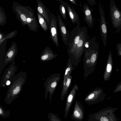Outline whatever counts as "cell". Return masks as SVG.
<instances>
[{
	"label": "cell",
	"instance_id": "6da1fadb",
	"mask_svg": "<svg viewBox=\"0 0 121 121\" xmlns=\"http://www.w3.org/2000/svg\"><path fill=\"white\" fill-rule=\"evenodd\" d=\"M89 36L87 27L77 25L70 34L67 52L73 69L78 64Z\"/></svg>",
	"mask_w": 121,
	"mask_h": 121
},
{
	"label": "cell",
	"instance_id": "7a4b0ae2",
	"mask_svg": "<svg viewBox=\"0 0 121 121\" xmlns=\"http://www.w3.org/2000/svg\"><path fill=\"white\" fill-rule=\"evenodd\" d=\"M87 43V47H85L83 59L84 77L86 78L95 70L98 56L99 45L95 37H89Z\"/></svg>",
	"mask_w": 121,
	"mask_h": 121
},
{
	"label": "cell",
	"instance_id": "3957f363",
	"mask_svg": "<svg viewBox=\"0 0 121 121\" xmlns=\"http://www.w3.org/2000/svg\"><path fill=\"white\" fill-rule=\"evenodd\" d=\"M26 73L20 72L11 79L4 100L7 104H10L19 97L24 85L26 80Z\"/></svg>",
	"mask_w": 121,
	"mask_h": 121
},
{
	"label": "cell",
	"instance_id": "277c9868",
	"mask_svg": "<svg viewBox=\"0 0 121 121\" xmlns=\"http://www.w3.org/2000/svg\"><path fill=\"white\" fill-rule=\"evenodd\" d=\"M118 108L107 107L89 114L88 121H120L115 114Z\"/></svg>",
	"mask_w": 121,
	"mask_h": 121
},
{
	"label": "cell",
	"instance_id": "5b68a950",
	"mask_svg": "<svg viewBox=\"0 0 121 121\" xmlns=\"http://www.w3.org/2000/svg\"><path fill=\"white\" fill-rule=\"evenodd\" d=\"M13 8L17 19L23 25H27V19H36L34 10L29 6H25L15 2L13 4Z\"/></svg>",
	"mask_w": 121,
	"mask_h": 121
},
{
	"label": "cell",
	"instance_id": "8992f818",
	"mask_svg": "<svg viewBox=\"0 0 121 121\" xmlns=\"http://www.w3.org/2000/svg\"><path fill=\"white\" fill-rule=\"evenodd\" d=\"M60 73L52 74L47 78L44 83L45 91V99L46 100L47 95L49 93V98L51 104L52 96L60 81Z\"/></svg>",
	"mask_w": 121,
	"mask_h": 121
},
{
	"label": "cell",
	"instance_id": "52a82bcc",
	"mask_svg": "<svg viewBox=\"0 0 121 121\" xmlns=\"http://www.w3.org/2000/svg\"><path fill=\"white\" fill-rule=\"evenodd\" d=\"M110 16L113 27L118 33L121 29V12L116 5L114 0L110 1Z\"/></svg>",
	"mask_w": 121,
	"mask_h": 121
},
{
	"label": "cell",
	"instance_id": "ba28073f",
	"mask_svg": "<svg viewBox=\"0 0 121 121\" xmlns=\"http://www.w3.org/2000/svg\"><path fill=\"white\" fill-rule=\"evenodd\" d=\"M106 95L102 88H96L85 97L84 101L89 105L95 104L104 100Z\"/></svg>",
	"mask_w": 121,
	"mask_h": 121
},
{
	"label": "cell",
	"instance_id": "9c48e42d",
	"mask_svg": "<svg viewBox=\"0 0 121 121\" xmlns=\"http://www.w3.org/2000/svg\"><path fill=\"white\" fill-rule=\"evenodd\" d=\"M50 38L52 40L56 46L58 47L59 42L58 37V30L57 17L55 15L50 12Z\"/></svg>",
	"mask_w": 121,
	"mask_h": 121
},
{
	"label": "cell",
	"instance_id": "30bf717a",
	"mask_svg": "<svg viewBox=\"0 0 121 121\" xmlns=\"http://www.w3.org/2000/svg\"><path fill=\"white\" fill-rule=\"evenodd\" d=\"M17 47L15 43L12 44L5 54L1 66L0 67V76L1 72L5 67L9 63L13 62L17 55Z\"/></svg>",
	"mask_w": 121,
	"mask_h": 121
},
{
	"label": "cell",
	"instance_id": "8fae6325",
	"mask_svg": "<svg viewBox=\"0 0 121 121\" xmlns=\"http://www.w3.org/2000/svg\"><path fill=\"white\" fill-rule=\"evenodd\" d=\"M99 7L100 17V21L99 25L100 35L104 45L105 48L106 43L107 34L108 33L106 22L105 20L103 8L100 3L99 4Z\"/></svg>",
	"mask_w": 121,
	"mask_h": 121
},
{
	"label": "cell",
	"instance_id": "7c38bea8",
	"mask_svg": "<svg viewBox=\"0 0 121 121\" xmlns=\"http://www.w3.org/2000/svg\"><path fill=\"white\" fill-rule=\"evenodd\" d=\"M17 70V67L14 61L6 69L3 74L0 83L1 87H4L6 86L5 84L6 81L8 80L10 81L15 75Z\"/></svg>",
	"mask_w": 121,
	"mask_h": 121
},
{
	"label": "cell",
	"instance_id": "4fadbf2b",
	"mask_svg": "<svg viewBox=\"0 0 121 121\" xmlns=\"http://www.w3.org/2000/svg\"><path fill=\"white\" fill-rule=\"evenodd\" d=\"M57 18L63 41L65 44L68 47L70 37L69 32L67 30L66 25L63 21L61 16L58 15Z\"/></svg>",
	"mask_w": 121,
	"mask_h": 121
},
{
	"label": "cell",
	"instance_id": "5bb4252c",
	"mask_svg": "<svg viewBox=\"0 0 121 121\" xmlns=\"http://www.w3.org/2000/svg\"><path fill=\"white\" fill-rule=\"evenodd\" d=\"M71 117L73 120L76 121H82L84 118L83 107L78 100L75 101L73 111Z\"/></svg>",
	"mask_w": 121,
	"mask_h": 121
},
{
	"label": "cell",
	"instance_id": "9a60e30c",
	"mask_svg": "<svg viewBox=\"0 0 121 121\" xmlns=\"http://www.w3.org/2000/svg\"><path fill=\"white\" fill-rule=\"evenodd\" d=\"M78 90V85L75 84L67 97L64 115L65 118L67 117L70 109L75 99L77 92Z\"/></svg>",
	"mask_w": 121,
	"mask_h": 121
},
{
	"label": "cell",
	"instance_id": "2e32d148",
	"mask_svg": "<svg viewBox=\"0 0 121 121\" xmlns=\"http://www.w3.org/2000/svg\"><path fill=\"white\" fill-rule=\"evenodd\" d=\"M64 4L66 10L67 11L69 18L72 23L73 24L77 23V25H80L79 17L76 12L74 7L71 6L66 1L64 2Z\"/></svg>",
	"mask_w": 121,
	"mask_h": 121
},
{
	"label": "cell",
	"instance_id": "e0dca14e",
	"mask_svg": "<svg viewBox=\"0 0 121 121\" xmlns=\"http://www.w3.org/2000/svg\"><path fill=\"white\" fill-rule=\"evenodd\" d=\"M112 51L110 50L108 55L103 75L104 79L105 82L108 81L110 78L112 71Z\"/></svg>",
	"mask_w": 121,
	"mask_h": 121
},
{
	"label": "cell",
	"instance_id": "ac0fdd59",
	"mask_svg": "<svg viewBox=\"0 0 121 121\" xmlns=\"http://www.w3.org/2000/svg\"><path fill=\"white\" fill-rule=\"evenodd\" d=\"M37 10L50 25V11L44 4L40 0H37Z\"/></svg>",
	"mask_w": 121,
	"mask_h": 121
},
{
	"label": "cell",
	"instance_id": "d6986e66",
	"mask_svg": "<svg viewBox=\"0 0 121 121\" xmlns=\"http://www.w3.org/2000/svg\"><path fill=\"white\" fill-rule=\"evenodd\" d=\"M58 56V54L54 53L50 48L47 47L40 55L39 59L42 62H46L52 60Z\"/></svg>",
	"mask_w": 121,
	"mask_h": 121
},
{
	"label": "cell",
	"instance_id": "ffe728a7",
	"mask_svg": "<svg viewBox=\"0 0 121 121\" xmlns=\"http://www.w3.org/2000/svg\"><path fill=\"white\" fill-rule=\"evenodd\" d=\"M91 9L90 6L87 4H84L82 11L84 20L89 28L94 26L93 20Z\"/></svg>",
	"mask_w": 121,
	"mask_h": 121
},
{
	"label": "cell",
	"instance_id": "44dd1931",
	"mask_svg": "<svg viewBox=\"0 0 121 121\" xmlns=\"http://www.w3.org/2000/svg\"><path fill=\"white\" fill-rule=\"evenodd\" d=\"M73 69V68L72 64L70 60L69 59L64 74L62 83L63 87L65 85L68 78L71 75Z\"/></svg>",
	"mask_w": 121,
	"mask_h": 121
},
{
	"label": "cell",
	"instance_id": "7402d4cb",
	"mask_svg": "<svg viewBox=\"0 0 121 121\" xmlns=\"http://www.w3.org/2000/svg\"><path fill=\"white\" fill-rule=\"evenodd\" d=\"M72 76L70 75L68 78L65 85L63 87V88L60 95V100L63 101L68 92L70 85L71 83Z\"/></svg>",
	"mask_w": 121,
	"mask_h": 121
},
{
	"label": "cell",
	"instance_id": "603a6c76",
	"mask_svg": "<svg viewBox=\"0 0 121 121\" xmlns=\"http://www.w3.org/2000/svg\"><path fill=\"white\" fill-rule=\"evenodd\" d=\"M37 13L39 22L43 30L47 31L50 29V26L41 14L37 11Z\"/></svg>",
	"mask_w": 121,
	"mask_h": 121
},
{
	"label": "cell",
	"instance_id": "cb8c5ba5",
	"mask_svg": "<svg viewBox=\"0 0 121 121\" xmlns=\"http://www.w3.org/2000/svg\"><path fill=\"white\" fill-rule=\"evenodd\" d=\"M60 2L59 10L62 17L65 20H66V9L65 6L64 1L62 0H56Z\"/></svg>",
	"mask_w": 121,
	"mask_h": 121
},
{
	"label": "cell",
	"instance_id": "d4e9b609",
	"mask_svg": "<svg viewBox=\"0 0 121 121\" xmlns=\"http://www.w3.org/2000/svg\"><path fill=\"white\" fill-rule=\"evenodd\" d=\"M48 117L49 121H62L58 115L52 112L49 113Z\"/></svg>",
	"mask_w": 121,
	"mask_h": 121
},
{
	"label": "cell",
	"instance_id": "484cf974",
	"mask_svg": "<svg viewBox=\"0 0 121 121\" xmlns=\"http://www.w3.org/2000/svg\"><path fill=\"white\" fill-rule=\"evenodd\" d=\"M10 114V110L5 111L2 107L0 105V116L2 117L6 118L9 117Z\"/></svg>",
	"mask_w": 121,
	"mask_h": 121
},
{
	"label": "cell",
	"instance_id": "4316f807",
	"mask_svg": "<svg viewBox=\"0 0 121 121\" xmlns=\"http://www.w3.org/2000/svg\"><path fill=\"white\" fill-rule=\"evenodd\" d=\"M121 91V81L117 83L115 89L113 91L114 93Z\"/></svg>",
	"mask_w": 121,
	"mask_h": 121
},
{
	"label": "cell",
	"instance_id": "83f0119b",
	"mask_svg": "<svg viewBox=\"0 0 121 121\" xmlns=\"http://www.w3.org/2000/svg\"><path fill=\"white\" fill-rule=\"evenodd\" d=\"M116 48L117 52V55L121 56V43L118 42L117 44Z\"/></svg>",
	"mask_w": 121,
	"mask_h": 121
},
{
	"label": "cell",
	"instance_id": "f1b7e54d",
	"mask_svg": "<svg viewBox=\"0 0 121 121\" xmlns=\"http://www.w3.org/2000/svg\"><path fill=\"white\" fill-rule=\"evenodd\" d=\"M88 1V4H89L90 5H93L94 4V3H95V2H94V0H87Z\"/></svg>",
	"mask_w": 121,
	"mask_h": 121
},
{
	"label": "cell",
	"instance_id": "f546056e",
	"mask_svg": "<svg viewBox=\"0 0 121 121\" xmlns=\"http://www.w3.org/2000/svg\"><path fill=\"white\" fill-rule=\"evenodd\" d=\"M69 1H70L73 4L76 5H77V2L75 0H68Z\"/></svg>",
	"mask_w": 121,
	"mask_h": 121
},
{
	"label": "cell",
	"instance_id": "4dcf8cb0",
	"mask_svg": "<svg viewBox=\"0 0 121 121\" xmlns=\"http://www.w3.org/2000/svg\"><path fill=\"white\" fill-rule=\"evenodd\" d=\"M11 83V82L10 80H8L6 81L5 83L6 85L9 86V85Z\"/></svg>",
	"mask_w": 121,
	"mask_h": 121
}]
</instances>
